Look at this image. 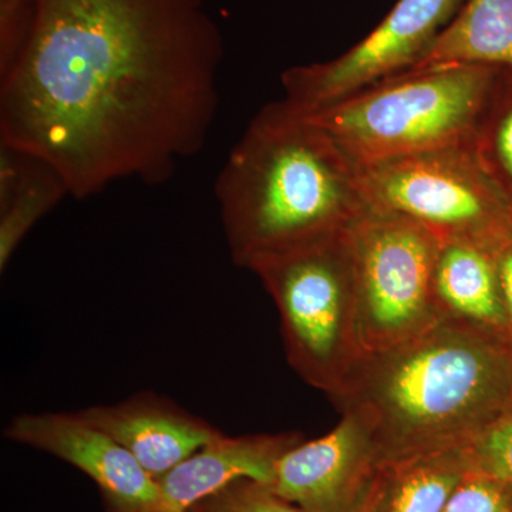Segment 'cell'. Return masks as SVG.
I'll return each instance as SVG.
<instances>
[{
  "instance_id": "obj_1",
  "label": "cell",
  "mask_w": 512,
  "mask_h": 512,
  "mask_svg": "<svg viewBox=\"0 0 512 512\" xmlns=\"http://www.w3.org/2000/svg\"><path fill=\"white\" fill-rule=\"evenodd\" d=\"M222 59L204 0H33L0 69V146L79 200L127 178L161 183L207 141Z\"/></svg>"
},
{
  "instance_id": "obj_2",
  "label": "cell",
  "mask_w": 512,
  "mask_h": 512,
  "mask_svg": "<svg viewBox=\"0 0 512 512\" xmlns=\"http://www.w3.org/2000/svg\"><path fill=\"white\" fill-rule=\"evenodd\" d=\"M332 402L365 424L379 464L467 446L512 412V353L441 322L402 345L365 353Z\"/></svg>"
},
{
  "instance_id": "obj_3",
  "label": "cell",
  "mask_w": 512,
  "mask_h": 512,
  "mask_svg": "<svg viewBox=\"0 0 512 512\" xmlns=\"http://www.w3.org/2000/svg\"><path fill=\"white\" fill-rule=\"evenodd\" d=\"M215 194L232 259L244 268L352 227L370 211L359 165L284 100L249 123Z\"/></svg>"
},
{
  "instance_id": "obj_4",
  "label": "cell",
  "mask_w": 512,
  "mask_h": 512,
  "mask_svg": "<svg viewBox=\"0 0 512 512\" xmlns=\"http://www.w3.org/2000/svg\"><path fill=\"white\" fill-rule=\"evenodd\" d=\"M498 67L407 70L302 114L359 167L473 143ZM286 103V101H285Z\"/></svg>"
},
{
  "instance_id": "obj_5",
  "label": "cell",
  "mask_w": 512,
  "mask_h": 512,
  "mask_svg": "<svg viewBox=\"0 0 512 512\" xmlns=\"http://www.w3.org/2000/svg\"><path fill=\"white\" fill-rule=\"evenodd\" d=\"M350 228L262 256L248 268L274 299L289 365L330 400L366 353Z\"/></svg>"
},
{
  "instance_id": "obj_6",
  "label": "cell",
  "mask_w": 512,
  "mask_h": 512,
  "mask_svg": "<svg viewBox=\"0 0 512 512\" xmlns=\"http://www.w3.org/2000/svg\"><path fill=\"white\" fill-rule=\"evenodd\" d=\"M370 210L419 222L439 239L497 251L512 239V204L471 144L360 167Z\"/></svg>"
},
{
  "instance_id": "obj_7",
  "label": "cell",
  "mask_w": 512,
  "mask_h": 512,
  "mask_svg": "<svg viewBox=\"0 0 512 512\" xmlns=\"http://www.w3.org/2000/svg\"><path fill=\"white\" fill-rule=\"evenodd\" d=\"M350 234L363 350L390 349L439 325L434 266L440 239L419 222L375 210Z\"/></svg>"
},
{
  "instance_id": "obj_8",
  "label": "cell",
  "mask_w": 512,
  "mask_h": 512,
  "mask_svg": "<svg viewBox=\"0 0 512 512\" xmlns=\"http://www.w3.org/2000/svg\"><path fill=\"white\" fill-rule=\"evenodd\" d=\"M461 0H399L369 36L329 62L282 74L285 101L312 113L412 69L446 28Z\"/></svg>"
},
{
  "instance_id": "obj_9",
  "label": "cell",
  "mask_w": 512,
  "mask_h": 512,
  "mask_svg": "<svg viewBox=\"0 0 512 512\" xmlns=\"http://www.w3.org/2000/svg\"><path fill=\"white\" fill-rule=\"evenodd\" d=\"M5 436L62 458L82 470L116 512H156L157 480L138 464L130 451L79 413H25L6 427Z\"/></svg>"
},
{
  "instance_id": "obj_10",
  "label": "cell",
  "mask_w": 512,
  "mask_h": 512,
  "mask_svg": "<svg viewBox=\"0 0 512 512\" xmlns=\"http://www.w3.org/2000/svg\"><path fill=\"white\" fill-rule=\"evenodd\" d=\"M377 466L375 441L365 424L342 414L326 436L286 451L269 487L306 512H349L369 490Z\"/></svg>"
},
{
  "instance_id": "obj_11",
  "label": "cell",
  "mask_w": 512,
  "mask_h": 512,
  "mask_svg": "<svg viewBox=\"0 0 512 512\" xmlns=\"http://www.w3.org/2000/svg\"><path fill=\"white\" fill-rule=\"evenodd\" d=\"M77 413L130 451L154 480L222 434L208 421L153 393Z\"/></svg>"
},
{
  "instance_id": "obj_12",
  "label": "cell",
  "mask_w": 512,
  "mask_h": 512,
  "mask_svg": "<svg viewBox=\"0 0 512 512\" xmlns=\"http://www.w3.org/2000/svg\"><path fill=\"white\" fill-rule=\"evenodd\" d=\"M301 441L299 433L238 437L222 433L157 480L156 512H188L239 480L271 485L279 458Z\"/></svg>"
},
{
  "instance_id": "obj_13",
  "label": "cell",
  "mask_w": 512,
  "mask_h": 512,
  "mask_svg": "<svg viewBox=\"0 0 512 512\" xmlns=\"http://www.w3.org/2000/svg\"><path fill=\"white\" fill-rule=\"evenodd\" d=\"M434 299L441 322L471 330L510 349L507 316L490 249L473 242L440 239Z\"/></svg>"
},
{
  "instance_id": "obj_14",
  "label": "cell",
  "mask_w": 512,
  "mask_h": 512,
  "mask_svg": "<svg viewBox=\"0 0 512 512\" xmlns=\"http://www.w3.org/2000/svg\"><path fill=\"white\" fill-rule=\"evenodd\" d=\"M471 468L467 446L380 463L373 480L375 512H441Z\"/></svg>"
},
{
  "instance_id": "obj_15",
  "label": "cell",
  "mask_w": 512,
  "mask_h": 512,
  "mask_svg": "<svg viewBox=\"0 0 512 512\" xmlns=\"http://www.w3.org/2000/svg\"><path fill=\"white\" fill-rule=\"evenodd\" d=\"M453 64L512 70V0H467L410 70Z\"/></svg>"
},
{
  "instance_id": "obj_16",
  "label": "cell",
  "mask_w": 512,
  "mask_h": 512,
  "mask_svg": "<svg viewBox=\"0 0 512 512\" xmlns=\"http://www.w3.org/2000/svg\"><path fill=\"white\" fill-rule=\"evenodd\" d=\"M66 195L70 194L62 177L36 160L15 192L0 204V271H5L36 222Z\"/></svg>"
},
{
  "instance_id": "obj_17",
  "label": "cell",
  "mask_w": 512,
  "mask_h": 512,
  "mask_svg": "<svg viewBox=\"0 0 512 512\" xmlns=\"http://www.w3.org/2000/svg\"><path fill=\"white\" fill-rule=\"evenodd\" d=\"M471 146L485 173L512 204V70L498 72Z\"/></svg>"
},
{
  "instance_id": "obj_18",
  "label": "cell",
  "mask_w": 512,
  "mask_h": 512,
  "mask_svg": "<svg viewBox=\"0 0 512 512\" xmlns=\"http://www.w3.org/2000/svg\"><path fill=\"white\" fill-rule=\"evenodd\" d=\"M188 512H306L279 497L269 485L239 480L205 498Z\"/></svg>"
},
{
  "instance_id": "obj_19",
  "label": "cell",
  "mask_w": 512,
  "mask_h": 512,
  "mask_svg": "<svg viewBox=\"0 0 512 512\" xmlns=\"http://www.w3.org/2000/svg\"><path fill=\"white\" fill-rule=\"evenodd\" d=\"M467 450L474 470L512 485V412L488 424Z\"/></svg>"
},
{
  "instance_id": "obj_20",
  "label": "cell",
  "mask_w": 512,
  "mask_h": 512,
  "mask_svg": "<svg viewBox=\"0 0 512 512\" xmlns=\"http://www.w3.org/2000/svg\"><path fill=\"white\" fill-rule=\"evenodd\" d=\"M441 512H512V485L471 468Z\"/></svg>"
},
{
  "instance_id": "obj_21",
  "label": "cell",
  "mask_w": 512,
  "mask_h": 512,
  "mask_svg": "<svg viewBox=\"0 0 512 512\" xmlns=\"http://www.w3.org/2000/svg\"><path fill=\"white\" fill-rule=\"evenodd\" d=\"M494 258L505 316H507L508 339H510L512 352V239L494 252Z\"/></svg>"
},
{
  "instance_id": "obj_22",
  "label": "cell",
  "mask_w": 512,
  "mask_h": 512,
  "mask_svg": "<svg viewBox=\"0 0 512 512\" xmlns=\"http://www.w3.org/2000/svg\"><path fill=\"white\" fill-rule=\"evenodd\" d=\"M375 480V478H373ZM349 512H375V491H373V483L370 485L369 490L363 495L362 500L359 501Z\"/></svg>"
}]
</instances>
